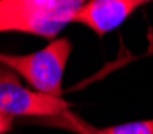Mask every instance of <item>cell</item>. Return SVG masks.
Wrapping results in <instances>:
<instances>
[{
	"label": "cell",
	"mask_w": 153,
	"mask_h": 134,
	"mask_svg": "<svg viewBox=\"0 0 153 134\" xmlns=\"http://www.w3.org/2000/svg\"><path fill=\"white\" fill-rule=\"evenodd\" d=\"M89 0H0V32L56 37Z\"/></svg>",
	"instance_id": "cell-1"
},
{
	"label": "cell",
	"mask_w": 153,
	"mask_h": 134,
	"mask_svg": "<svg viewBox=\"0 0 153 134\" xmlns=\"http://www.w3.org/2000/svg\"><path fill=\"white\" fill-rule=\"evenodd\" d=\"M71 50V40L58 37L50 40L44 49L27 55H10L0 52V63L24 78L34 91L61 97V81Z\"/></svg>",
	"instance_id": "cell-2"
},
{
	"label": "cell",
	"mask_w": 153,
	"mask_h": 134,
	"mask_svg": "<svg viewBox=\"0 0 153 134\" xmlns=\"http://www.w3.org/2000/svg\"><path fill=\"white\" fill-rule=\"evenodd\" d=\"M68 110L63 97H53L24 87L15 71L0 63V113L7 116L53 118Z\"/></svg>",
	"instance_id": "cell-3"
},
{
	"label": "cell",
	"mask_w": 153,
	"mask_h": 134,
	"mask_svg": "<svg viewBox=\"0 0 153 134\" xmlns=\"http://www.w3.org/2000/svg\"><path fill=\"white\" fill-rule=\"evenodd\" d=\"M153 0H89L71 15V23L84 24L97 36L114 31L137 8Z\"/></svg>",
	"instance_id": "cell-4"
},
{
	"label": "cell",
	"mask_w": 153,
	"mask_h": 134,
	"mask_svg": "<svg viewBox=\"0 0 153 134\" xmlns=\"http://www.w3.org/2000/svg\"><path fill=\"white\" fill-rule=\"evenodd\" d=\"M48 123L55 124L58 128H65V129H71V131L77 133V134H110L105 128H95L90 123L84 121L82 118H79L77 115H73L71 112H63L58 116H53L48 118Z\"/></svg>",
	"instance_id": "cell-5"
},
{
	"label": "cell",
	"mask_w": 153,
	"mask_h": 134,
	"mask_svg": "<svg viewBox=\"0 0 153 134\" xmlns=\"http://www.w3.org/2000/svg\"><path fill=\"white\" fill-rule=\"evenodd\" d=\"M110 134H153V120L145 121H131L116 126L105 128Z\"/></svg>",
	"instance_id": "cell-6"
},
{
	"label": "cell",
	"mask_w": 153,
	"mask_h": 134,
	"mask_svg": "<svg viewBox=\"0 0 153 134\" xmlns=\"http://www.w3.org/2000/svg\"><path fill=\"white\" fill-rule=\"evenodd\" d=\"M11 128H13V118L3 115V113H0V134L10 133Z\"/></svg>",
	"instance_id": "cell-7"
}]
</instances>
